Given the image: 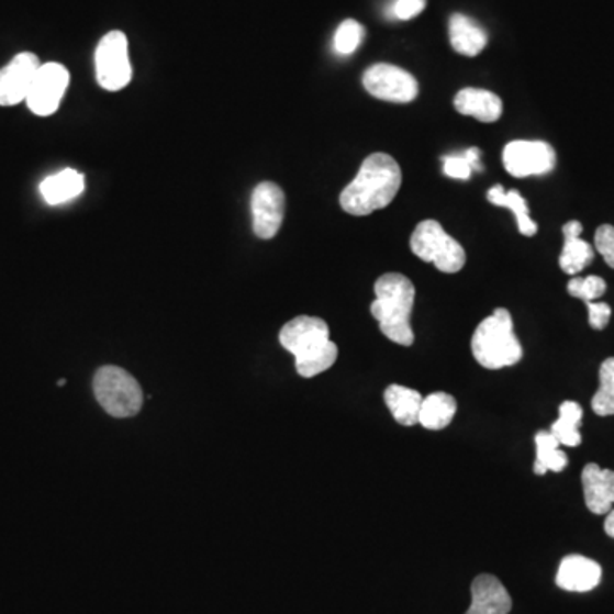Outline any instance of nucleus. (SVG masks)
<instances>
[{
	"label": "nucleus",
	"mask_w": 614,
	"mask_h": 614,
	"mask_svg": "<svg viewBox=\"0 0 614 614\" xmlns=\"http://www.w3.org/2000/svg\"><path fill=\"white\" fill-rule=\"evenodd\" d=\"M376 301L370 313L378 320L379 330L386 338L401 347H412L415 342L410 316L415 302V286L405 275L384 273L375 286Z\"/></svg>",
	"instance_id": "obj_3"
},
{
	"label": "nucleus",
	"mask_w": 614,
	"mask_h": 614,
	"mask_svg": "<svg viewBox=\"0 0 614 614\" xmlns=\"http://www.w3.org/2000/svg\"><path fill=\"white\" fill-rule=\"evenodd\" d=\"M504 168L514 178L546 175L554 171L557 154L554 147L542 141H514L502 153Z\"/></svg>",
	"instance_id": "obj_10"
},
{
	"label": "nucleus",
	"mask_w": 614,
	"mask_h": 614,
	"mask_svg": "<svg viewBox=\"0 0 614 614\" xmlns=\"http://www.w3.org/2000/svg\"><path fill=\"white\" fill-rule=\"evenodd\" d=\"M512 598L505 585L490 573H481L471 584V606L465 614H509Z\"/></svg>",
	"instance_id": "obj_14"
},
{
	"label": "nucleus",
	"mask_w": 614,
	"mask_h": 614,
	"mask_svg": "<svg viewBox=\"0 0 614 614\" xmlns=\"http://www.w3.org/2000/svg\"><path fill=\"white\" fill-rule=\"evenodd\" d=\"M475 360L484 369H505L523 359V347L514 333V321L504 308L481 321L471 338Z\"/></svg>",
	"instance_id": "obj_4"
},
{
	"label": "nucleus",
	"mask_w": 614,
	"mask_h": 614,
	"mask_svg": "<svg viewBox=\"0 0 614 614\" xmlns=\"http://www.w3.org/2000/svg\"><path fill=\"white\" fill-rule=\"evenodd\" d=\"M595 249L603 256L604 261L614 268V227L610 224L601 225L595 231L594 237Z\"/></svg>",
	"instance_id": "obj_28"
},
{
	"label": "nucleus",
	"mask_w": 614,
	"mask_h": 614,
	"mask_svg": "<svg viewBox=\"0 0 614 614\" xmlns=\"http://www.w3.org/2000/svg\"><path fill=\"white\" fill-rule=\"evenodd\" d=\"M567 289H569V294L572 298L584 302H594V299L604 295L607 286L604 279H601L598 275H589V277H573Z\"/></svg>",
	"instance_id": "obj_27"
},
{
	"label": "nucleus",
	"mask_w": 614,
	"mask_h": 614,
	"mask_svg": "<svg viewBox=\"0 0 614 614\" xmlns=\"http://www.w3.org/2000/svg\"><path fill=\"white\" fill-rule=\"evenodd\" d=\"M410 248L420 260L434 265L443 273H458L466 265L465 248L434 219L416 225Z\"/></svg>",
	"instance_id": "obj_6"
},
{
	"label": "nucleus",
	"mask_w": 614,
	"mask_h": 614,
	"mask_svg": "<svg viewBox=\"0 0 614 614\" xmlns=\"http://www.w3.org/2000/svg\"><path fill=\"white\" fill-rule=\"evenodd\" d=\"M536 443V461L535 473L538 477L554 471L560 473L569 465V458L560 450V443L555 439L551 432L539 431L535 437Z\"/></svg>",
	"instance_id": "obj_24"
},
{
	"label": "nucleus",
	"mask_w": 614,
	"mask_h": 614,
	"mask_svg": "<svg viewBox=\"0 0 614 614\" xmlns=\"http://www.w3.org/2000/svg\"><path fill=\"white\" fill-rule=\"evenodd\" d=\"M480 149L477 147H471V149L465 150L462 153V157H465L468 163H470L471 169H477V171H483V166L480 165Z\"/></svg>",
	"instance_id": "obj_32"
},
{
	"label": "nucleus",
	"mask_w": 614,
	"mask_h": 614,
	"mask_svg": "<svg viewBox=\"0 0 614 614\" xmlns=\"http://www.w3.org/2000/svg\"><path fill=\"white\" fill-rule=\"evenodd\" d=\"M66 382H67L66 379H60V381H58L57 384L60 386L62 388V386H66Z\"/></svg>",
	"instance_id": "obj_34"
},
{
	"label": "nucleus",
	"mask_w": 614,
	"mask_h": 614,
	"mask_svg": "<svg viewBox=\"0 0 614 614\" xmlns=\"http://www.w3.org/2000/svg\"><path fill=\"white\" fill-rule=\"evenodd\" d=\"M42 62L31 52L15 55L4 69H0V107H15L26 101Z\"/></svg>",
	"instance_id": "obj_12"
},
{
	"label": "nucleus",
	"mask_w": 614,
	"mask_h": 614,
	"mask_svg": "<svg viewBox=\"0 0 614 614\" xmlns=\"http://www.w3.org/2000/svg\"><path fill=\"white\" fill-rule=\"evenodd\" d=\"M96 80L107 91H122L131 85L132 66L129 40L122 31H110L96 48Z\"/></svg>",
	"instance_id": "obj_7"
},
{
	"label": "nucleus",
	"mask_w": 614,
	"mask_h": 614,
	"mask_svg": "<svg viewBox=\"0 0 614 614\" xmlns=\"http://www.w3.org/2000/svg\"><path fill=\"white\" fill-rule=\"evenodd\" d=\"M386 406L390 410L398 424L413 427L418 424L420 409H422V394L405 386L391 384L384 391Z\"/></svg>",
	"instance_id": "obj_19"
},
{
	"label": "nucleus",
	"mask_w": 614,
	"mask_h": 614,
	"mask_svg": "<svg viewBox=\"0 0 614 614\" xmlns=\"http://www.w3.org/2000/svg\"><path fill=\"white\" fill-rule=\"evenodd\" d=\"M450 45L458 54L477 57L487 46V33L468 15L455 14L449 21Z\"/></svg>",
	"instance_id": "obj_18"
},
{
	"label": "nucleus",
	"mask_w": 614,
	"mask_h": 614,
	"mask_svg": "<svg viewBox=\"0 0 614 614\" xmlns=\"http://www.w3.org/2000/svg\"><path fill=\"white\" fill-rule=\"evenodd\" d=\"M444 172H446L449 178H456V180H470L471 178V169L470 163L462 157V154L459 156H447L444 157Z\"/></svg>",
	"instance_id": "obj_29"
},
{
	"label": "nucleus",
	"mask_w": 614,
	"mask_h": 614,
	"mask_svg": "<svg viewBox=\"0 0 614 614\" xmlns=\"http://www.w3.org/2000/svg\"><path fill=\"white\" fill-rule=\"evenodd\" d=\"M92 390L101 409L113 418H131L138 415L144 405L141 384L122 367H100L92 379Z\"/></svg>",
	"instance_id": "obj_5"
},
{
	"label": "nucleus",
	"mask_w": 614,
	"mask_h": 614,
	"mask_svg": "<svg viewBox=\"0 0 614 614\" xmlns=\"http://www.w3.org/2000/svg\"><path fill=\"white\" fill-rule=\"evenodd\" d=\"M589 310V325L594 330H604L611 320V308L606 302H585Z\"/></svg>",
	"instance_id": "obj_31"
},
{
	"label": "nucleus",
	"mask_w": 614,
	"mask_h": 614,
	"mask_svg": "<svg viewBox=\"0 0 614 614\" xmlns=\"http://www.w3.org/2000/svg\"><path fill=\"white\" fill-rule=\"evenodd\" d=\"M487 197H489L490 203H493V205L507 206L509 210L514 212L517 227H520V233L523 236H536L538 224L531 219L529 206H527V202L523 199L520 191H505L500 185H495V187L490 188L489 196Z\"/></svg>",
	"instance_id": "obj_22"
},
{
	"label": "nucleus",
	"mask_w": 614,
	"mask_h": 614,
	"mask_svg": "<svg viewBox=\"0 0 614 614\" xmlns=\"http://www.w3.org/2000/svg\"><path fill=\"white\" fill-rule=\"evenodd\" d=\"M458 403L447 393H432L422 401L418 424L427 431H443L455 418Z\"/></svg>",
	"instance_id": "obj_21"
},
{
	"label": "nucleus",
	"mask_w": 614,
	"mask_h": 614,
	"mask_svg": "<svg viewBox=\"0 0 614 614\" xmlns=\"http://www.w3.org/2000/svg\"><path fill=\"white\" fill-rule=\"evenodd\" d=\"M279 341L294 355L295 370L301 378H316L332 369L338 359V347L330 341L328 323L321 317H294L280 330Z\"/></svg>",
	"instance_id": "obj_2"
},
{
	"label": "nucleus",
	"mask_w": 614,
	"mask_h": 614,
	"mask_svg": "<svg viewBox=\"0 0 614 614\" xmlns=\"http://www.w3.org/2000/svg\"><path fill=\"white\" fill-rule=\"evenodd\" d=\"M585 505L595 515H604L614 505V471L603 470L595 462L585 465L582 471Z\"/></svg>",
	"instance_id": "obj_15"
},
{
	"label": "nucleus",
	"mask_w": 614,
	"mask_h": 614,
	"mask_svg": "<svg viewBox=\"0 0 614 614\" xmlns=\"http://www.w3.org/2000/svg\"><path fill=\"white\" fill-rule=\"evenodd\" d=\"M401 168L390 154L376 153L366 157L359 172L342 191L341 205L355 217L386 209L400 191Z\"/></svg>",
	"instance_id": "obj_1"
},
{
	"label": "nucleus",
	"mask_w": 614,
	"mask_h": 614,
	"mask_svg": "<svg viewBox=\"0 0 614 614\" xmlns=\"http://www.w3.org/2000/svg\"><path fill=\"white\" fill-rule=\"evenodd\" d=\"M455 108L465 116H473L483 123H493L502 116L504 104L499 96L484 89L466 88L456 94Z\"/></svg>",
	"instance_id": "obj_16"
},
{
	"label": "nucleus",
	"mask_w": 614,
	"mask_h": 614,
	"mask_svg": "<svg viewBox=\"0 0 614 614\" xmlns=\"http://www.w3.org/2000/svg\"><path fill=\"white\" fill-rule=\"evenodd\" d=\"M362 85L370 96L390 103H412L418 96V82L412 74L391 66L376 64L364 72Z\"/></svg>",
	"instance_id": "obj_8"
},
{
	"label": "nucleus",
	"mask_w": 614,
	"mask_h": 614,
	"mask_svg": "<svg viewBox=\"0 0 614 614\" xmlns=\"http://www.w3.org/2000/svg\"><path fill=\"white\" fill-rule=\"evenodd\" d=\"M362 40V24L357 23V21L354 20H347L338 26V30H336L333 45H335L336 54L350 55L359 48Z\"/></svg>",
	"instance_id": "obj_26"
},
{
	"label": "nucleus",
	"mask_w": 614,
	"mask_h": 614,
	"mask_svg": "<svg viewBox=\"0 0 614 614\" xmlns=\"http://www.w3.org/2000/svg\"><path fill=\"white\" fill-rule=\"evenodd\" d=\"M603 579V569L598 561L582 555H569L560 561L557 585L567 592H589L598 588Z\"/></svg>",
	"instance_id": "obj_13"
},
{
	"label": "nucleus",
	"mask_w": 614,
	"mask_h": 614,
	"mask_svg": "<svg viewBox=\"0 0 614 614\" xmlns=\"http://www.w3.org/2000/svg\"><path fill=\"white\" fill-rule=\"evenodd\" d=\"M69 82L70 74L67 67L57 62L42 64L27 92V108L38 116L54 115L69 88Z\"/></svg>",
	"instance_id": "obj_9"
},
{
	"label": "nucleus",
	"mask_w": 614,
	"mask_h": 614,
	"mask_svg": "<svg viewBox=\"0 0 614 614\" xmlns=\"http://www.w3.org/2000/svg\"><path fill=\"white\" fill-rule=\"evenodd\" d=\"M604 531L610 538L614 539V509L607 512L606 521H604Z\"/></svg>",
	"instance_id": "obj_33"
},
{
	"label": "nucleus",
	"mask_w": 614,
	"mask_h": 614,
	"mask_svg": "<svg viewBox=\"0 0 614 614\" xmlns=\"http://www.w3.org/2000/svg\"><path fill=\"white\" fill-rule=\"evenodd\" d=\"M253 233L260 239H271L279 234L286 215V193L273 181H264L253 190Z\"/></svg>",
	"instance_id": "obj_11"
},
{
	"label": "nucleus",
	"mask_w": 614,
	"mask_h": 614,
	"mask_svg": "<svg viewBox=\"0 0 614 614\" xmlns=\"http://www.w3.org/2000/svg\"><path fill=\"white\" fill-rule=\"evenodd\" d=\"M560 416L551 425V435L560 443V446L577 447L582 443L579 428L582 425V406L576 401H563L558 410Z\"/></svg>",
	"instance_id": "obj_23"
},
{
	"label": "nucleus",
	"mask_w": 614,
	"mask_h": 614,
	"mask_svg": "<svg viewBox=\"0 0 614 614\" xmlns=\"http://www.w3.org/2000/svg\"><path fill=\"white\" fill-rule=\"evenodd\" d=\"M427 0H397L393 5V15L397 20L409 21L424 11Z\"/></svg>",
	"instance_id": "obj_30"
},
{
	"label": "nucleus",
	"mask_w": 614,
	"mask_h": 614,
	"mask_svg": "<svg viewBox=\"0 0 614 614\" xmlns=\"http://www.w3.org/2000/svg\"><path fill=\"white\" fill-rule=\"evenodd\" d=\"M40 191L45 202L51 205L70 202L85 191V176L76 169H64L45 178L40 185Z\"/></svg>",
	"instance_id": "obj_20"
},
{
	"label": "nucleus",
	"mask_w": 614,
	"mask_h": 614,
	"mask_svg": "<svg viewBox=\"0 0 614 614\" xmlns=\"http://www.w3.org/2000/svg\"><path fill=\"white\" fill-rule=\"evenodd\" d=\"M582 224L570 221L563 225L565 245L560 255V268L565 273L577 275L594 260V249L588 241L580 239Z\"/></svg>",
	"instance_id": "obj_17"
},
{
	"label": "nucleus",
	"mask_w": 614,
	"mask_h": 614,
	"mask_svg": "<svg viewBox=\"0 0 614 614\" xmlns=\"http://www.w3.org/2000/svg\"><path fill=\"white\" fill-rule=\"evenodd\" d=\"M595 415H614V357L604 360L600 369V390L592 398Z\"/></svg>",
	"instance_id": "obj_25"
}]
</instances>
